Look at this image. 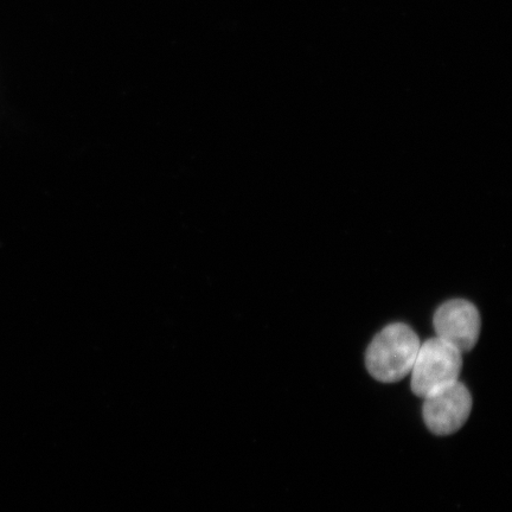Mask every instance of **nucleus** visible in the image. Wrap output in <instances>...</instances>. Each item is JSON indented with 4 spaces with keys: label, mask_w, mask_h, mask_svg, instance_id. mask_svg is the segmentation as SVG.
Listing matches in <instances>:
<instances>
[{
    "label": "nucleus",
    "mask_w": 512,
    "mask_h": 512,
    "mask_svg": "<svg viewBox=\"0 0 512 512\" xmlns=\"http://www.w3.org/2000/svg\"><path fill=\"white\" fill-rule=\"evenodd\" d=\"M418 335L408 325H388L370 343L366 366L375 380L394 383L411 374L420 348Z\"/></svg>",
    "instance_id": "obj_1"
},
{
    "label": "nucleus",
    "mask_w": 512,
    "mask_h": 512,
    "mask_svg": "<svg viewBox=\"0 0 512 512\" xmlns=\"http://www.w3.org/2000/svg\"><path fill=\"white\" fill-rule=\"evenodd\" d=\"M463 354L438 337L420 344L411 370L413 393L419 398L437 392L459 379Z\"/></svg>",
    "instance_id": "obj_2"
},
{
    "label": "nucleus",
    "mask_w": 512,
    "mask_h": 512,
    "mask_svg": "<svg viewBox=\"0 0 512 512\" xmlns=\"http://www.w3.org/2000/svg\"><path fill=\"white\" fill-rule=\"evenodd\" d=\"M471 409L472 396L464 384L457 381L426 396L424 419L432 433L450 435L465 425Z\"/></svg>",
    "instance_id": "obj_3"
},
{
    "label": "nucleus",
    "mask_w": 512,
    "mask_h": 512,
    "mask_svg": "<svg viewBox=\"0 0 512 512\" xmlns=\"http://www.w3.org/2000/svg\"><path fill=\"white\" fill-rule=\"evenodd\" d=\"M477 307L464 299H453L439 307L434 315L437 337L462 354L475 348L480 334Z\"/></svg>",
    "instance_id": "obj_4"
}]
</instances>
